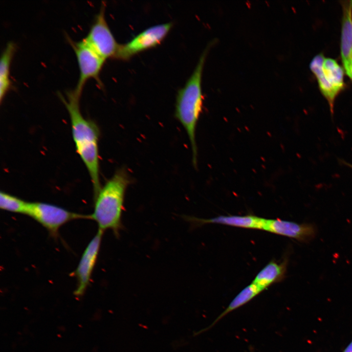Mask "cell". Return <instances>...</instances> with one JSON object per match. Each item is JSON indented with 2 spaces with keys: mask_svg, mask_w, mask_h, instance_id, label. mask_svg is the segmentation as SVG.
Segmentation results:
<instances>
[{
  "mask_svg": "<svg viewBox=\"0 0 352 352\" xmlns=\"http://www.w3.org/2000/svg\"><path fill=\"white\" fill-rule=\"evenodd\" d=\"M60 98L68 111L76 150L89 174L94 197L102 187L98 149L99 129L94 122L86 119L81 113L80 96L70 91L67 93L66 99L62 95Z\"/></svg>",
  "mask_w": 352,
  "mask_h": 352,
  "instance_id": "obj_1",
  "label": "cell"
},
{
  "mask_svg": "<svg viewBox=\"0 0 352 352\" xmlns=\"http://www.w3.org/2000/svg\"><path fill=\"white\" fill-rule=\"evenodd\" d=\"M216 43V39H214L206 45L193 73L184 87L178 90L176 97L175 116L187 133L191 147L193 165L196 168L198 165L196 129L203 104L202 73L207 56Z\"/></svg>",
  "mask_w": 352,
  "mask_h": 352,
  "instance_id": "obj_2",
  "label": "cell"
},
{
  "mask_svg": "<svg viewBox=\"0 0 352 352\" xmlns=\"http://www.w3.org/2000/svg\"><path fill=\"white\" fill-rule=\"evenodd\" d=\"M130 183L126 170L120 168L94 197L93 211L89 216L97 223L98 230L103 232L110 230L116 237L119 236L123 227L122 217L125 194Z\"/></svg>",
  "mask_w": 352,
  "mask_h": 352,
  "instance_id": "obj_3",
  "label": "cell"
},
{
  "mask_svg": "<svg viewBox=\"0 0 352 352\" xmlns=\"http://www.w3.org/2000/svg\"><path fill=\"white\" fill-rule=\"evenodd\" d=\"M26 215L56 236L59 229L68 222L77 219H90L89 215L70 212L56 205L42 202H29Z\"/></svg>",
  "mask_w": 352,
  "mask_h": 352,
  "instance_id": "obj_4",
  "label": "cell"
},
{
  "mask_svg": "<svg viewBox=\"0 0 352 352\" xmlns=\"http://www.w3.org/2000/svg\"><path fill=\"white\" fill-rule=\"evenodd\" d=\"M106 6L102 3L87 36L83 39L105 60L115 59L120 44L116 42L105 18Z\"/></svg>",
  "mask_w": 352,
  "mask_h": 352,
  "instance_id": "obj_5",
  "label": "cell"
},
{
  "mask_svg": "<svg viewBox=\"0 0 352 352\" xmlns=\"http://www.w3.org/2000/svg\"><path fill=\"white\" fill-rule=\"evenodd\" d=\"M67 40L75 53L79 69L78 81L72 91L75 95L81 97L83 87L88 79H94L99 84H101L99 74L105 60L83 39L78 42L73 41L69 38Z\"/></svg>",
  "mask_w": 352,
  "mask_h": 352,
  "instance_id": "obj_6",
  "label": "cell"
},
{
  "mask_svg": "<svg viewBox=\"0 0 352 352\" xmlns=\"http://www.w3.org/2000/svg\"><path fill=\"white\" fill-rule=\"evenodd\" d=\"M172 22L150 27L128 43L120 44L115 59L127 60L134 55L160 44L171 30Z\"/></svg>",
  "mask_w": 352,
  "mask_h": 352,
  "instance_id": "obj_7",
  "label": "cell"
},
{
  "mask_svg": "<svg viewBox=\"0 0 352 352\" xmlns=\"http://www.w3.org/2000/svg\"><path fill=\"white\" fill-rule=\"evenodd\" d=\"M103 233L98 230L82 255L74 271V275L77 281V288L74 293L75 296L83 295L90 284L92 272L99 252Z\"/></svg>",
  "mask_w": 352,
  "mask_h": 352,
  "instance_id": "obj_8",
  "label": "cell"
},
{
  "mask_svg": "<svg viewBox=\"0 0 352 352\" xmlns=\"http://www.w3.org/2000/svg\"><path fill=\"white\" fill-rule=\"evenodd\" d=\"M264 230L305 242L313 238L315 227L308 223H298L279 219H266Z\"/></svg>",
  "mask_w": 352,
  "mask_h": 352,
  "instance_id": "obj_9",
  "label": "cell"
},
{
  "mask_svg": "<svg viewBox=\"0 0 352 352\" xmlns=\"http://www.w3.org/2000/svg\"><path fill=\"white\" fill-rule=\"evenodd\" d=\"M198 224L216 223L247 229L264 230L266 219L256 216H219L208 219L191 218Z\"/></svg>",
  "mask_w": 352,
  "mask_h": 352,
  "instance_id": "obj_10",
  "label": "cell"
},
{
  "mask_svg": "<svg viewBox=\"0 0 352 352\" xmlns=\"http://www.w3.org/2000/svg\"><path fill=\"white\" fill-rule=\"evenodd\" d=\"M340 50L342 62L352 61V0L343 1Z\"/></svg>",
  "mask_w": 352,
  "mask_h": 352,
  "instance_id": "obj_11",
  "label": "cell"
},
{
  "mask_svg": "<svg viewBox=\"0 0 352 352\" xmlns=\"http://www.w3.org/2000/svg\"><path fill=\"white\" fill-rule=\"evenodd\" d=\"M286 269V262L270 261L259 272L252 283L263 291L273 283L281 281L285 277Z\"/></svg>",
  "mask_w": 352,
  "mask_h": 352,
  "instance_id": "obj_12",
  "label": "cell"
},
{
  "mask_svg": "<svg viewBox=\"0 0 352 352\" xmlns=\"http://www.w3.org/2000/svg\"><path fill=\"white\" fill-rule=\"evenodd\" d=\"M325 58L323 54L316 55L310 64V68L316 76L321 93L327 99L332 115L335 99L339 94L325 79L322 70V65Z\"/></svg>",
  "mask_w": 352,
  "mask_h": 352,
  "instance_id": "obj_13",
  "label": "cell"
},
{
  "mask_svg": "<svg viewBox=\"0 0 352 352\" xmlns=\"http://www.w3.org/2000/svg\"><path fill=\"white\" fill-rule=\"evenodd\" d=\"M16 44L10 42L7 44L3 51L0 60V100H2L11 87L9 79L10 67L11 61L16 51Z\"/></svg>",
  "mask_w": 352,
  "mask_h": 352,
  "instance_id": "obj_14",
  "label": "cell"
},
{
  "mask_svg": "<svg viewBox=\"0 0 352 352\" xmlns=\"http://www.w3.org/2000/svg\"><path fill=\"white\" fill-rule=\"evenodd\" d=\"M322 70L327 82L338 93L344 88V71L334 59L325 58Z\"/></svg>",
  "mask_w": 352,
  "mask_h": 352,
  "instance_id": "obj_15",
  "label": "cell"
},
{
  "mask_svg": "<svg viewBox=\"0 0 352 352\" xmlns=\"http://www.w3.org/2000/svg\"><path fill=\"white\" fill-rule=\"evenodd\" d=\"M262 291L263 290L253 283L246 286L233 299L226 309L215 320L214 324L229 312L247 303Z\"/></svg>",
  "mask_w": 352,
  "mask_h": 352,
  "instance_id": "obj_16",
  "label": "cell"
},
{
  "mask_svg": "<svg viewBox=\"0 0 352 352\" xmlns=\"http://www.w3.org/2000/svg\"><path fill=\"white\" fill-rule=\"evenodd\" d=\"M29 202L4 192L0 194V207L8 212L26 215Z\"/></svg>",
  "mask_w": 352,
  "mask_h": 352,
  "instance_id": "obj_17",
  "label": "cell"
},
{
  "mask_svg": "<svg viewBox=\"0 0 352 352\" xmlns=\"http://www.w3.org/2000/svg\"><path fill=\"white\" fill-rule=\"evenodd\" d=\"M345 71L352 80V61L343 63Z\"/></svg>",
  "mask_w": 352,
  "mask_h": 352,
  "instance_id": "obj_18",
  "label": "cell"
},
{
  "mask_svg": "<svg viewBox=\"0 0 352 352\" xmlns=\"http://www.w3.org/2000/svg\"><path fill=\"white\" fill-rule=\"evenodd\" d=\"M343 352H352V341Z\"/></svg>",
  "mask_w": 352,
  "mask_h": 352,
  "instance_id": "obj_19",
  "label": "cell"
},
{
  "mask_svg": "<svg viewBox=\"0 0 352 352\" xmlns=\"http://www.w3.org/2000/svg\"><path fill=\"white\" fill-rule=\"evenodd\" d=\"M343 163L345 164V165H347V166H349L350 167H351L352 169V164H350L345 161H343Z\"/></svg>",
  "mask_w": 352,
  "mask_h": 352,
  "instance_id": "obj_20",
  "label": "cell"
}]
</instances>
